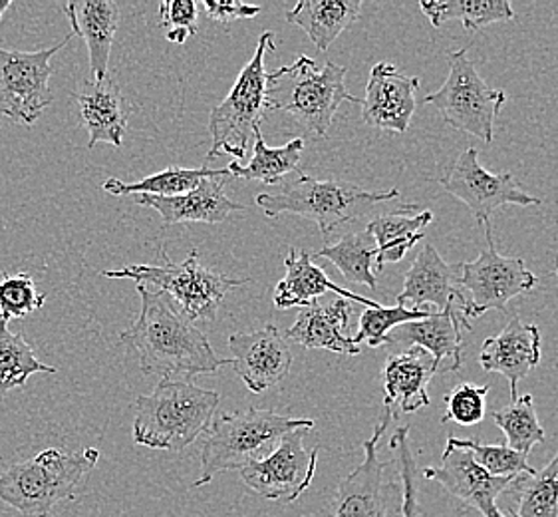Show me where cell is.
I'll return each instance as SVG.
<instances>
[{"label":"cell","instance_id":"24","mask_svg":"<svg viewBox=\"0 0 558 517\" xmlns=\"http://www.w3.org/2000/svg\"><path fill=\"white\" fill-rule=\"evenodd\" d=\"M352 316V304L347 299H336L328 303L304 306L294 325L287 330V338L304 349L330 350L338 354L356 357L362 350L348 337V326Z\"/></svg>","mask_w":558,"mask_h":517},{"label":"cell","instance_id":"43","mask_svg":"<svg viewBox=\"0 0 558 517\" xmlns=\"http://www.w3.org/2000/svg\"><path fill=\"white\" fill-rule=\"evenodd\" d=\"M11 0H2V2H0V16H2V12L9 11V9H11Z\"/></svg>","mask_w":558,"mask_h":517},{"label":"cell","instance_id":"39","mask_svg":"<svg viewBox=\"0 0 558 517\" xmlns=\"http://www.w3.org/2000/svg\"><path fill=\"white\" fill-rule=\"evenodd\" d=\"M489 384L461 383L444 396L446 414L444 422H456L459 426H477L487 417Z\"/></svg>","mask_w":558,"mask_h":517},{"label":"cell","instance_id":"28","mask_svg":"<svg viewBox=\"0 0 558 517\" xmlns=\"http://www.w3.org/2000/svg\"><path fill=\"white\" fill-rule=\"evenodd\" d=\"M417 205H403L398 214L380 215L369 221L366 231L374 237L378 248L376 258V273H381L386 263L402 261L408 251L425 237V227L434 221V214L429 209H422L413 214Z\"/></svg>","mask_w":558,"mask_h":517},{"label":"cell","instance_id":"26","mask_svg":"<svg viewBox=\"0 0 558 517\" xmlns=\"http://www.w3.org/2000/svg\"><path fill=\"white\" fill-rule=\"evenodd\" d=\"M72 34L88 46L92 80L108 76L113 38L120 26V7L113 0H72L64 4Z\"/></svg>","mask_w":558,"mask_h":517},{"label":"cell","instance_id":"29","mask_svg":"<svg viewBox=\"0 0 558 517\" xmlns=\"http://www.w3.org/2000/svg\"><path fill=\"white\" fill-rule=\"evenodd\" d=\"M420 9L434 28L447 21H459L465 33H480L485 26L514 21L509 0H422Z\"/></svg>","mask_w":558,"mask_h":517},{"label":"cell","instance_id":"31","mask_svg":"<svg viewBox=\"0 0 558 517\" xmlns=\"http://www.w3.org/2000/svg\"><path fill=\"white\" fill-rule=\"evenodd\" d=\"M313 257L330 261L348 282L364 285L372 291L378 289V277H376L378 248L368 231L348 233L335 245L320 249Z\"/></svg>","mask_w":558,"mask_h":517},{"label":"cell","instance_id":"12","mask_svg":"<svg viewBox=\"0 0 558 517\" xmlns=\"http://www.w3.org/2000/svg\"><path fill=\"white\" fill-rule=\"evenodd\" d=\"M437 181L447 193L465 203L475 224L485 229L492 227L493 214L505 205H541V200L529 195L523 185L514 180L513 173H493L483 168L475 147L461 152Z\"/></svg>","mask_w":558,"mask_h":517},{"label":"cell","instance_id":"27","mask_svg":"<svg viewBox=\"0 0 558 517\" xmlns=\"http://www.w3.org/2000/svg\"><path fill=\"white\" fill-rule=\"evenodd\" d=\"M362 11L360 0H301L287 21L301 26L320 52H326L340 34L356 23Z\"/></svg>","mask_w":558,"mask_h":517},{"label":"cell","instance_id":"2","mask_svg":"<svg viewBox=\"0 0 558 517\" xmlns=\"http://www.w3.org/2000/svg\"><path fill=\"white\" fill-rule=\"evenodd\" d=\"M221 396L195 384L161 378L135 402L134 442L154 450L181 452L211 426Z\"/></svg>","mask_w":558,"mask_h":517},{"label":"cell","instance_id":"30","mask_svg":"<svg viewBox=\"0 0 558 517\" xmlns=\"http://www.w3.org/2000/svg\"><path fill=\"white\" fill-rule=\"evenodd\" d=\"M253 159L248 166H241L239 161L229 164V173L233 178L246 181H263L267 185L279 183L282 178H287L292 171L299 169L302 152H304V140L294 137L289 144L280 147H268L260 128L255 130L253 137Z\"/></svg>","mask_w":558,"mask_h":517},{"label":"cell","instance_id":"38","mask_svg":"<svg viewBox=\"0 0 558 517\" xmlns=\"http://www.w3.org/2000/svg\"><path fill=\"white\" fill-rule=\"evenodd\" d=\"M45 301V292L36 291L31 275H7L0 281V326H9L12 318H24L34 311H40Z\"/></svg>","mask_w":558,"mask_h":517},{"label":"cell","instance_id":"1","mask_svg":"<svg viewBox=\"0 0 558 517\" xmlns=\"http://www.w3.org/2000/svg\"><path fill=\"white\" fill-rule=\"evenodd\" d=\"M142 311L134 325L120 335V345L137 352L140 369L146 374H211L231 366L211 349L209 338L178 309L168 294L146 285H137Z\"/></svg>","mask_w":558,"mask_h":517},{"label":"cell","instance_id":"9","mask_svg":"<svg viewBox=\"0 0 558 517\" xmlns=\"http://www.w3.org/2000/svg\"><path fill=\"white\" fill-rule=\"evenodd\" d=\"M447 60V80L439 91L425 96V106L437 108L447 125L475 135L483 144H493L495 120L507 101V94L495 91L481 79L468 57V48L449 52Z\"/></svg>","mask_w":558,"mask_h":517},{"label":"cell","instance_id":"36","mask_svg":"<svg viewBox=\"0 0 558 517\" xmlns=\"http://www.w3.org/2000/svg\"><path fill=\"white\" fill-rule=\"evenodd\" d=\"M437 311H413L408 306H378V309H364V313L360 315V325L357 333L352 337L354 345L366 342L369 349H378L386 347L388 335L396 326L412 323V321H422L427 316L434 315Z\"/></svg>","mask_w":558,"mask_h":517},{"label":"cell","instance_id":"44","mask_svg":"<svg viewBox=\"0 0 558 517\" xmlns=\"http://www.w3.org/2000/svg\"><path fill=\"white\" fill-rule=\"evenodd\" d=\"M555 275H557V277H558V270H555Z\"/></svg>","mask_w":558,"mask_h":517},{"label":"cell","instance_id":"17","mask_svg":"<svg viewBox=\"0 0 558 517\" xmlns=\"http://www.w3.org/2000/svg\"><path fill=\"white\" fill-rule=\"evenodd\" d=\"M417 76H405L390 62H378L369 72L366 98L362 100V122L384 132L405 134L415 113Z\"/></svg>","mask_w":558,"mask_h":517},{"label":"cell","instance_id":"35","mask_svg":"<svg viewBox=\"0 0 558 517\" xmlns=\"http://www.w3.org/2000/svg\"><path fill=\"white\" fill-rule=\"evenodd\" d=\"M36 372L57 374V369L36 359L21 333L0 326V398L12 388L24 386Z\"/></svg>","mask_w":558,"mask_h":517},{"label":"cell","instance_id":"13","mask_svg":"<svg viewBox=\"0 0 558 517\" xmlns=\"http://www.w3.org/2000/svg\"><path fill=\"white\" fill-rule=\"evenodd\" d=\"M308 432L311 430L304 428L294 430L280 440L268 456L241 468L239 472L246 488L265 500L282 504L296 502L311 488L316 473L318 448H304V436Z\"/></svg>","mask_w":558,"mask_h":517},{"label":"cell","instance_id":"10","mask_svg":"<svg viewBox=\"0 0 558 517\" xmlns=\"http://www.w3.org/2000/svg\"><path fill=\"white\" fill-rule=\"evenodd\" d=\"M487 248L483 249L480 257L470 263H461V277L459 287L461 291L470 292L463 316L468 321H475L489 311L507 313V304L514 297L533 291L536 287V277L529 270L525 261L519 257H505L501 255L495 241H493L492 227L485 229Z\"/></svg>","mask_w":558,"mask_h":517},{"label":"cell","instance_id":"32","mask_svg":"<svg viewBox=\"0 0 558 517\" xmlns=\"http://www.w3.org/2000/svg\"><path fill=\"white\" fill-rule=\"evenodd\" d=\"M225 169H209L203 166L199 169L168 168L154 176L134 183H123L118 178H110L101 185V190L110 195H154V197H175L195 190L205 178H213L223 173Z\"/></svg>","mask_w":558,"mask_h":517},{"label":"cell","instance_id":"41","mask_svg":"<svg viewBox=\"0 0 558 517\" xmlns=\"http://www.w3.org/2000/svg\"><path fill=\"white\" fill-rule=\"evenodd\" d=\"M197 9L193 0H163L159 4L161 26L166 38L175 45H185V40L197 34Z\"/></svg>","mask_w":558,"mask_h":517},{"label":"cell","instance_id":"7","mask_svg":"<svg viewBox=\"0 0 558 517\" xmlns=\"http://www.w3.org/2000/svg\"><path fill=\"white\" fill-rule=\"evenodd\" d=\"M347 68L326 62L323 68L313 58L301 57L289 67L270 74L272 96L284 98L270 101V112H287L314 137H326L340 104H362L347 91Z\"/></svg>","mask_w":558,"mask_h":517},{"label":"cell","instance_id":"25","mask_svg":"<svg viewBox=\"0 0 558 517\" xmlns=\"http://www.w3.org/2000/svg\"><path fill=\"white\" fill-rule=\"evenodd\" d=\"M287 275L275 287V306L280 311H287L292 306H308L316 303L326 292H336L340 299L364 304L366 309H378L380 303L366 299L362 294L350 291L347 287H340L328 279V275L313 263V255L308 251L289 249L284 257Z\"/></svg>","mask_w":558,"mask_h":517},{"label":"cell","instance_id":"23","mask_svg":"<svg viewBox=\"0 0 558 517\" xmlns=\"http://www.w3.org/2000/svg\"><path fill=\"white\" fill-rule=\"evenodd\" d=\"M72 98L78 104L80 124L88 130L89 149L100 142L122 147L128 120L135 108L123 98L112 74L89 80L82 91L72 94Z\"/></svg>","mask_w":558,"mask_h":517},{"label":"cell","instance_id":"37","mask_svg":"<svg viewBox=\"0 0 558 517\" xmlns=\"http://www.w3.org/2000/svg\"><path fill=\"white\" fill-rule=\"evenodd\" d=\"M456 444L463 450L471 452V456L480 464L485 472L495 478H519L523 473H535L536 470L529 464L526 454L511 450L507 444H485L481 440L456 438Z\"/></svg>","mask_w":558,"mask_h":517},{"label":"cell","instance_id":"16","mask_svg":"<svg viewBox=\"0 0 558 517\" xmlns=\"http://www.w3.org/2000/svg\"><path fill=\"white\" fill-rule=\"evenodd\" d=\"M391 418L390 410L384 408L372 438L362 444L364 460L338 485L332 500L335 517H388V494L384 488L386 461L378 456V444Z\"/></svg>","mask_w":558,"mask_h":517},{"label":"cell","instance_id":"15","mask_svg":"<svg viewBox=\"0 0 558 517\" xmlns=\"http://www.w3.org/2000/svg\"><path fill=\"white\" fill-rule=\"evenodd\" d=\"M229 350L233 354V371L251 393H265L282 383L291 372V345L277 326L235 333L229 337Z\"/></svg>","mask_w":558,"mask_h":517},{"label":"cell","instance_id":"4","mask_svg":"<svg viewBox=\"0 0 558 517\" xmlns=\"http://www.w3.org/2000/svg\"><path fill=\"white\" fill-rule=\"evenodd\" d=\"M96 448L68 452L48 448L33 460L12 464L0 473V500L24 517H48L60 502L74 500L80 482L96 468Z\"/></svg>","mask_w":558,"mask_h":517},{"label":"cell","instance_id":"42","mask_svg":"<svg viewBox=\"0 0 558 517\" xmlns=\"http://www.w3.org/2000/svg\"><path fill=\"white\" fill-rule=\"evenodd\" d=\"M202 9L213 23H233L241 19H255L260 14V7L243 4L239 0H202Z\"/></svg>","mask_w":558,"mask_h":517},{"label":"cell","instance_id":"33","mask_svg":"<svg viewBox=\"0 0 558 517\" xmlns=\"http://www.w3.org/2000/svg\"><path fill=\"white\" fill-rule=\"evenodd\" d=\"M511 488L519 500L514 517H558V452L547 468L514 478Z\"/></svg>","mask_w":558,"mask_h":517},{"label":"cell","instance_id":"22","mask_svg":"<svg viewBox=\"0 0 558 517\" xmlns=\"http://www.w3.org/2000/svg\"><path fill=\"white\" fill-rule=\"evenodd\" d=\"M231 178L229 169L223 173L205 178L190 193L175 197H154V195H135V202L156 209L161 215L163 226H175L183 221L195 224H223L233 212H243L245 205L231 202L225 193V183Z\"/></svg>","mask_w":558,"mask_h":517},{"label":"cell","instance_id":"11","mask_svg":"<svg viewBox=\"0 0 558 517\" xmlns=\"http://www.w3.org/2000/svg\"><path fill=\"white\" fill-rule=\"evenodd\" d=\"M72 38L74 34L70 33L57 46L36 52L0 48V118L23 125L38 122L52 104V57H57Z\"/></svg>","mask_w":558,"mask_h":517},{"label":"cell","instance_id":"45","mask_svg":"<svg viewBox=\"0 0 558 517\" xmlns=\"http://www.w3.org/2000/svg\"><path fill=\"white\" fill-rule=\"evenodd\" d=\"M557 270H558V257H557Z\"/></svg>","mask_w":558,"mask_h":517},{"label":"cell","instance_id":"5","mask_svg":"<svg viewBox=\"0 0 558 517\" xmlns=\"http://www.w3.org/2000/svg\"><path fill=\"white\" fill-rule=\"evenodd\" d=\"M396 197H400L398 188L369 192L348 181L314 180L299 173L296 180L282 185L279 192L257 195V205L270 219L282 214L306 217L318 226L324 237H328L338 227L364 217L376 205Z\"/></svg>","mask_w":558,"mask_h":517},{"label":"cell","instance_id":"34","mask_svg":"<svg viewBox=\"0 0 558 517\" xmlns=\"http://www.w3.org/2000/svg\"><path fill=\"white\" fill-rule=\"evenodd\" d=\"M492 417L507 440V446L519 454L529 456L536 444H543L547 440L536 417L533 394L519 396L517 400H511V405L495 410Z\"/></svg>","mask_w":558,"mask_h":517},{"label":"cell","instance_id":"18","mask_svg":"<svg viewBox=\"0 0 558 517\" xmlns=\"http://www.w3.org/2000/svg\"><path fill=\"white\" fill-rule=\"evenodd\" d=\"M461 265L446 263L432 243H425L417 257L413 258L412 267L405 273L403 289L398 294V304H413V311H422L420 306L434 304L437 313L458 309L463 313L468 297L459 287Z\"/></svg>","mask_w":558,"mask_h":517},{"label":"cell","instance_id":"20","mask_svg":"<svg viewBox=\"0 0 558 517\" xmlns=\"http://www.w3.org/2000/svg\"><path fill=\"white\" fill-rule=\"evenodd\" d=\"M471 328L473 325L463 313L458 309H451L444 313H434L422 321L396 326L388 335L386 347H390L393 352L420 347L434 357L437 372H441L447 360L449 372H456L463 366V330Z\"/></svg>","mask_w":558,"mask_h":517},{"label":"cell","instance_id":"14","mask_svg":"<svg viewBox=\"0 0 558 517\" xmlns=\"http://www.w3.org/2000/svg\"><path fill=\"white\" fill-rule=\"evenodd\" d=\"M424 478L444 485L461 504L477 509L483 517H505L497 507V497L513 484L511 478H495L485 472L471 452L459 448L453 436L447 440L441 464L425 468Z\"/></svg>","mask_w":558,"mask_h":517},{"label":"cell","instance_id":"8","mask_svg":"<svg viewBox=\"0 0 558 517\" xmlns=\"http://www.w3.org/2000/svg\"><path fill=\"white\" fill-rule=\"evenodd\" d=\"M161 258L163 265H130L118 270H101V275L108 279H132L137 285L166 292L191 323H211L227 292L248 282L246 279L236 281L223 273L202 267L197 249H193L181 263L171 261L163 251Z\"/></svg>","mask_w":558,"mask_h":517},{"label":"cell","instance_id":"19","mask_svg":"<svg viewBox=\"0 0 558 517\" xmlns=\"http://www.w3.org/2000/svg\"><path fill=\"white\" fill-rule=\"evenodd\" d=\"M543 337L535 323H521L519 316L509 318L499 335L485 338L480 364L485 372L502 374L511 386V398H519V383L535 371L543 359Z\"/></svg>","mask_w":558,"mask_h":517},{"label":"cell","instance_id":"21","mask_svg":"<svg viewBox=\"0 0 558 517\" xmlns=\"http://www.w3.org/2000/svg\"><path fill=\"white\" fill-rule=\"evenodd\" d=\"M437 374L436 360L420 347L391 352L381 366V386H384V408L391 417L413 414L429 406L427 386Z\"/></svg>","mask_w":558,"mask_h":517},{"label":"cell","instance_id":"3","mask_svg":"<svg viewBox=\"0 0 558 517\" xmlns=\"http://www.w3.org/2000/svg\"><path fill=\"white\" fill-rule=\"evenodd\" d=\"M313 430L314 420L289 418L272 410L248 408L213 418L202 448V476L193 488L209 484L217 473L241 470L251 461L260 460L294 430Z\"/></svg>","mask_w":558,"mask_h":517},{"label":"cell","instance_id":"40","mask_svg":"<svg viewBox=\"0 0 558 517\" xmlns=\"http://www.w3.org/2000/svg\"><path fill=\"white\" fill-rule=\"evenodd\" d=\"M390 448L398 456L400 476H402V517H422L417 504V484H415V461L410 448V426H400L390 438Z\"/></svg>","mask_w":558,"mask_h":517},{"label":"cell","instance_id":"6","mask_svg":"<svg viewBox=\"0 0 558 517\" xmlns=\"http://www.w3.org/2000/svg\"><path fill=\"white\" fill-rule=\"evenodd\" d=\"M270 50H275V34L265 31L258 38L255 55L241 70L229 96L213 108L209 118L211 149L205 159L207 164L221 154L233 156L235 161L245 158L255 130L270 112L272 84L265 68V57Z\"/></svg>","mask_w":558,"mask_h":517}]
</instances>
